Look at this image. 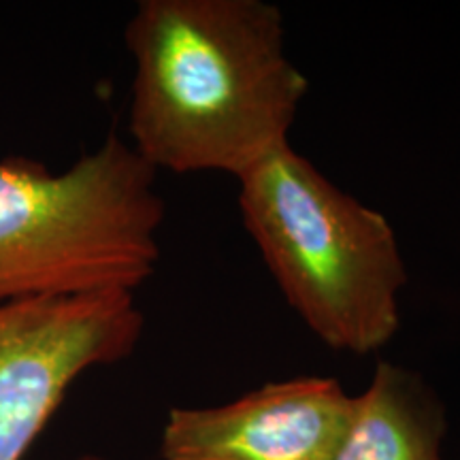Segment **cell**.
<instances>
[{"instance_id":"cell-4","label":"cell","mask_w":460,"mask_h":460,"mask_svg":"<svg viewBox=\"0 0 460 460\" xmlns=\"http://www.w3.org/2000/svg\"><path fill=\"white\" fill-rule=\"evenodd\" d=\"M143 329L135 292L0 303V460H24L75 379L128 358Z\"/></svg>"},{"instance_id":"cell-7","label":"cell","mask_w":460,"mask_h":460,"mask_svg":"<svg viewBox=\"0 0 460 460\" xmlns=\"http://www.w3.org/2000/svg\"><path fill=\"white\" fill-rule=\"evenodd\" d=\"M77 460H109V458L99 456V454H84V456H79Z\"/></svg>"},{"instance_id":"cell-6","label":"cell","mask_w":460,"mask_h":460,"mask_svg":"<svg viewBox=\"0 0 460 460\" xmlns=\"http://www.w3.org/2000/svg\"><path fill=\"white\" fill-rule=\"evenodd\" d=\"M446 413L424 379L382 360L332 460H441Z\"/></svg>"},{"instance_id":"cell-2","label":"cell","mask_w":460,"mask_h":460,"mask_svg":"<svg viewBox=\"0 0 460 460\" xmlns=\"http://www.w3.org/2000/svg\"><path fill=\"white\" fill-rule=\"evenodd\" d=\"M237 181L243 226L305 326L356 356L393 341L407 267L388 217L292 146Z\"/></svg>"},{"instance_id":"cell-1","label":"cell","mask_w":460,"mask_h":460,"mask_svg":"<svg viewBox=\"0 0 460 460\" xmlns=\"http://www.w3.org/2000/svg\"><path fill=\"white\" fill-rule=\"evenodd\" d=\"M135 62L130 147L154 171L247 175L290 146L309 79L264 0H141L124 31Z\"/></svg>"},{"instance_id":"cell-5","label":"cell","mask_w":460,"mask_h":460,"mask_svg":"<svg viewBox=\"0 0 460 460\" xmlns=\"http://www.w3.org/2000/svg\"><path fill=\"white\" fill-rule=\"evenodd\" d=\"M354 396L332 377L271 382L217 407H172L163 460H332Z\"/></svg>"},{"instance_id":"cell-3","label":"cell","mask_w":460,"mask_h":460,"mask_svg":"<svg viewBox=\"0 0 460 460\" xmlns=\"http://www.w3.org/2000/svg\"><path fill=\"white\" fill-rule=\"evenodd\" d=\"M156 171L115 132L66 171L0 158V303L135 292L156 273Z\"/></svg>"}]
</instances>
